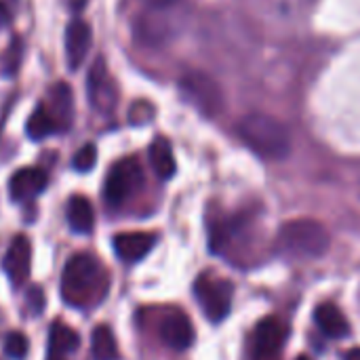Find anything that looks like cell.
Masks as SVG:
<instances>
[{
    "mask_svg": "<svg viewBox=\"0 0 360 360\" xmlns=\"http://www.w3.org/2000/svg\"><path fill=\"white\" fill-rule=\"evenodd\" d=\"M108 272L89 253L74 255L61 274V300L72 308H91L108 293Z\"/></svg>",
    "mask_w": 360,
    "mask_h": 360,
    "instance_id": "cell-1",
    "label": "cell"
},
{
    "mask_svg": "<svg viewBox=\"0 0 360 360\" xmlns=\"http://www.w3.org/2000/svg\"><path fill=\"white\" fill-rule=\"evenodd\" d=\"M240 139L266 160H283L291 152V131L270 114H249L238 124Z\"/></svg>",
    "mask_w": 360,
    "mask_h": 360,
    "instance_id": "cell-2",
    "label": "cell"
},
{
    "mask_svg": "<svg viewBox=\"0 0 360 360\" xmlns=\"http://www.w3.org/2000/svg\"><path fill=\"white\" fill-rule=\"evenodd\" d=\"M329 240V232L321 221L302 217L287 221L281 228L276 236V249L289 259H316L327 253Z\"/></svg>",
    "mask_w": 360,
    "mask_h": 360,
    "instance_id": "cell-3",
    "label": "cell"
},
{
    "mask_svg": "<svg viewBox=\"0 0 360 360\" xmlns=\"http://www.w3.org/2000/svg\"><path fill=\"white\" fill-rule=\"evenodd\" d=\"M179 91L200 114L209 118L217 116L224 110V103H226L224 91L219 82L207 72H200V70L186 72L179 78Z\"/></svg>",
    "mask_w": 360,
    "mask_h": 360,
    "instance_id": "cell-4",
    "label": "cell"
},
{
    "mask_svg": "<svg viewBox=\"0 0 360 360\" xmlns=\"http://www.w3.org/2000/svg\"><path fill=\"white\" fill-rule=\"evenodd\" d=\"M194 297L202 314L211 323H221L230 314L232 300H234V285L226 278L202 274L194 283Z\"/></svg>",
    "mask_w": 360,
    "mask_h": 360,
    "instance_id": "cell-5",
    "label": "cell"
},
{
    "mask_svg": "<svg viewBox=\"0 0 360 360\" xmlns=\"http://www.w3.org/2000/svg\"><path fill=\"white\" fill-rule=\"evenodd\" d=\"M143 184V171L135 158H122L108 171L103 196L110 205L118 207L129 200Z\"/></svg>",
    "mask_w": 360,
    "mask_h": 360,
    "instance_id": "cell-6",
    "label": "cell"
},
{
    "mask_svg": "<svg viewBox=\"0 0 360 360\" xmlns=\"http://www.w3.org/2000/svg\"><path fill=\"white\" fill-rule=\"evenodd\" d=\"M86 97L91 108L99 114H112L116 108L118 101L116 82L103 59H97L86 74Z\"/></svg>",
    "mask_w": 360,
    "mask_h": 360,
    "instance_id": "cell-7",
    "label": "cell"
},
{
    "mask_svg": "<svg viewBox=\"0 0 360 360\" xmlns=\"http://www.w3.org/2000/svg\"><path fill=\"white\" fill-rule=\"evenodd\" d=\"M169 11L171 8H148L143 15H139L135 21V36L141 44L160 46L173 36L175 23Z\"/></svg>",
    "mask_w": 360,
    "mask_h": 360,
    "instance_id": "cell-8",
    "label": "cell"
},
{
    "mask_svg": "<svg viewBox=\"0 0 360 360\" xmlns=\"http://www.w3.org/2000/svg\"><path fill=\"white\" fill-rule=\"evenodd\" d=\"M160 340L177 352L188 350L194 342V327L190 316L181 310H171L160 323Z\"/></svg>",
    "mask_w": 360,
    "mask_h": 360,
    "instance_id": "cell-9",
    "label": "cell"
},
{
    "mask_svg": "<svg viewBox=\"0 0 360 360\" xmlns=\"http://www.w3.org/2000/svg\"><path fill=\"white\" fill-rule=\"evenodd\" d=\"M93 42V32L91 25L84 19H74L65 27V59L72 70H78L91 49Z\"/></svg>",
    "mask_w": 360,
    "mask_h": 360,
    "instance_id": "cell-10",
    "label": "cell"
},
{
    "mask_svg": "<svg viewBox=\"0 0 360 360\" xmlns=\"http://www.w3.org/2000/svg\"><path fill=\"white\" fill-rule=\"evenodd\" d=\"M4 272L8 276V281L19 287L21 283H25V278L30 276V266H32V245L27 240V236L19 234L13 238L6 255H4Z\"/></svg>",
    "mask_w": 360,
    "mask_h": 360,
    "instance_id": "cell-11",
    "label": "cell"
},
{
    "mask_svg": "<svg viewBox=\"0 0 360 360\" xmlns=\"http://www.w3.org/2000/svg\"><path fill=\"white\" fill-rule=\"evenodd\" d=\"M287 325L276 319V316H266L259 321L257 329H255V354L259 359H268L272 354H276L285 340H287Z\"/></svg>",
    "mask_w": 360,
    "mask_h": 360,
    "instance_id": "cell-12",
    "label": "cell"
},
{
    "mask_svg": "<svg viewBox=\"0 0 360 360\" xmlns=\"http://www.w3.org/2000/svg\"><path fill=\"white\" fill-rule=\"evenodd\" d=\"M114 251L116 255L127 262V264H135L141 262L156 245V234L152 232H122L114 236Z\"/></svg>",
    "mask_w": 360,
    "mask_h": 360,
    "instance_id": "cell-13",
    "label": "cell"
},
{
    "mask_svg": "<svg viewBox=\"0 0 360 360\" xmlns=\"http://www.w3.org/2000/svg\"><path fill=\"white\" fill-rule=\"evenodd\" d=\"M44 188H46V173L38 167L19 169L8 181V192L15 202H27L36 198Z\"/></svg>",
    "mask_w": 360,
    "mask_h": 360,
    "instance_id": "cell-14",
    "label": "cell"
},
{
    "mask_svg": "<svg viewBox=\"0 0 360 360\" xmlns=\"http://www.w3.org/2000/svg\"><path fill=\"white\" fill-rule=\"evenodd\" d=\"M314 323H316V327L321 329V333L327 335V338H331V340H342V338H346V335L350 333V323H348V319H346L344 312H342L335 304H331V302L321 304V306L316 308V312H314Z\"/></svg>",
    "mask_w": 360,
    "mask_h": 360,
    "instance_id": "cell-15",
    "label": "cell"
},
{
    "mask_svg": "<svg viewBox=\"0 0 360 360\" xmlns=\"http://www.w3.org/2000/svg\"><path fill=\"white\" fill-rule=\"evenodd\" d=\"M65 217H68V224H70L72 232H76V234H89L93 230V224H95V213H93L91 200L86 196L74 194L68 200Z\"/></svg>",
    "mask_w": 360,
    "mask_h": 360,
    "instance_id": "cell-16",
    "label": "cell"
},
{
    "mask_svg": "<svg viewBox=\"0 0 360 360\" xmlns=\"http://www.w3.org/2000/svg\"><path fill=\"white\" fill-rule=\"evenodd\" d=\"M72 89L65 82H57L51 91H49V103H44L49 108V112L53 114V118L57 120L59 129H68L70 120H72Z\"/></svg>",
    "mask_w": 360,
    "mask_h": 360,
    "instance_id": "cell-17",
    "label": "cell"
},
{
    "mask_svg": "<svg viewBox=\"0 0 360 360\" xmlns=\"http://www.w3.org/2000/svg\"><path fill=\"white\" fill-rule=\"evenodd\" d=\"M150 165L154 169V173L160 177V179H171L175 175V156H173V148L171 143L165 139V137H158L152 141L150 146Z\"/></svg>",
    "mask_w": 360,
    "mask_h": 360,
    "instance_id": "cell-18",
    "label": "cell"
},
{
    "mask_svg": "<svg viewBox=\"0 0 360 360\" xmlns=\"http://www.w3.org/2000/svg\"><path fill=\"white\" fill-rule=\"evenodd\" d=\"M80 346V338L74 329H70L68 325L55 323L49 335V356L51 359H61L65 354L76 352Z\"/></svg>",
    "mask_w": 360,
    "mask_h": 360,
    "instance_id": "cell-19",
    "label": "cell"
},
{
    "mask_svg": "<svg viewBox=\"0 0 360 360\" xmlns=\"http://www.w3.org/2000/svg\"><path fill=\"white\" fill-rule=\"evenodd\" d=\"M57 131H61V129H59L57 120L53 118V114L49 112V108H46L44 103L38 105V108L32 112V116L27 118V124H25V133H27V137L34 139V141H40V139H44V137H49V135H53V133H57Z\"/></svg>",
    "mask_w": 360,
    "mask_h": 360,
    "instance_id": "cell-20",
    "label": "cell"
},
{
    "mask_svg": "<svg viewBox=\"0 0 360 360\" xmlns=\"http://www.w3.org/2000/svg\"><path fill=\"white\" fill-rule=\"evenodd\" d=\"M91 354L95 360H116L118 359V346L112 329L108 325H99L93 329L91 335Z\"/></svg>",
    "mask_w": 360,
    "mask_h": 360,
    "instance_id": "cell-21",
    "label": "cell"
},
{
    "mask_svg": "<svg viewBox=\"0 0 360 360\" xmlns=\"http://www.w3.org/2000/svg\"><path fill=\"white\" fill-rule=\"evenodd\" d=\"M27 348H30L27 338H25L21 331H11V333L4 338V354H6L8 359L23 360L25 359V354H27Z\"/></svg>",
    "mask_w": 360,
    "mask_h": 360,
    "instance_id": "cell-22",
    "label": "cell"
},
{
    "mask_svg": "<svg viewBox=\"0 0 360 360\" xmlns=\"http://www.w3.org/2000/svg\"><path fill=\"white\" fill-rule=\"evenodd\" d=\"M95 162H97V150H95L93 143H86V146H82V148L74 154L72 167H74L76 171H80V173H86V171H91V169L95 167Z\"/></svg>",
    "mask_w": 360,
    "mask_h": 360,
    "instance_id": "cell-23",
    "label": "cell"
},
{
    "mask_svg": "<svg viewBox=\"0 0 360 360\" xmlns=\"http://www.w3.org/2000/svg\"><path fill=\"white\" fill-rule=\"evenodd\" d=\"M143 2L148 4V8H173L181 0H143Z\"/></svg>",
    "mask_w": 360,
    "mask_h": 360,
    "instance_id": "cell-24",
    "label": "cell"
},
{
    "mask_svg": "<svg viewBox=\"0 0 360 360\" xmlns=\"http://www.w3.org/2000/svg\"><path fill=\"white\" fill-rule=\"evenodd\" d=\"M68 4H70L72 11H80V8H84L86 0H68Z\"/></svg>",
    "mask_w": 360,
    "mask_h": 360,
    "instance_id": "cell-25",
    "label": "cell"
},
{
    "mask_svg": "<svg viewBox=\"0 0 360 360\" xmlns=\"http://www.w3.org/2000/svg\"><path fill=\"white\" fill-rule=\"evenodd\" d=\"M344 360H360V348H352V350L346 354V359Z\"/></svg>",
    "mask_w": 360,
    "mask_h": 360,
    "instance_id": "cell-26",
    "label": "cell"
},
{
    "mask_svg": "<svg viewBox=\"0 0 360 360\" xmlns=\"http://www.w3.org/2000/svg\"><path fill=\"white\" fill-rule=\"evenodd\" d=\"M297 360H312V359H308V356H300Z\"/></svg>",
    "mask_w": 360,
    "mask_h": 360,
    "instance_id": "cell-27",
    "label": "cell"
},
{
    "mask_svg": "<svg viewBox=\"0 0 360 360\" xmlns=\"http://www.w3.org/2000/svg\"><path fill=\"white\" fill-rule=\"evenodd\" d=\"M51 360H61V359H51Z\"/></svg>",
    "mask_w": 360,
    "mask_h": 360,
    "instance_id": "cell-28",
    "label": "cell"
}]
</instances>
